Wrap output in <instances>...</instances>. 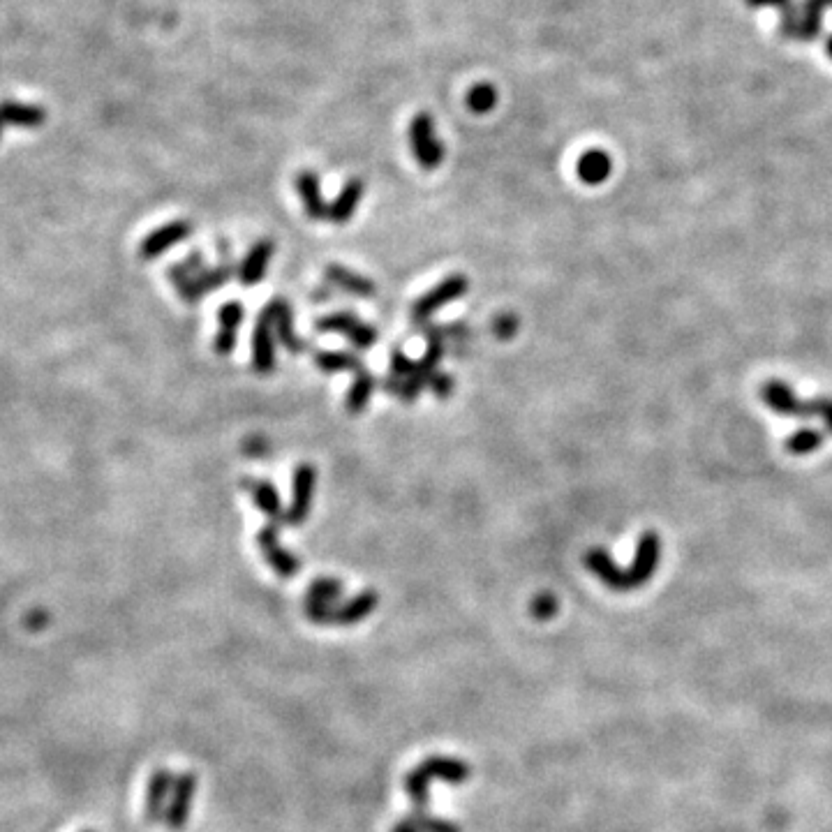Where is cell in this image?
Here are the masks:
<instances>
[{"instance_id":"obj_1","label":"cell","mask_w":832,"mask_h":832,"mask_svg":"<svg viewBox=\"0 0 832 832\" xmlns=\"http://www.w3.org/2000/svg\"><path fill=\"white\" fill-rule=\"evenodd\" d=\"M659 555H661V546H659L657 532H643L641 541H638V548H636L634 564H631L629 569H620L618 564L611 560V555H608L606 548H590V551L585 553L583 562H585V567H588L592 574L606 585V588H611L615 592H629V590L641 588V585L650 581L652 574L657 571Z\"/></svg>"},{"instance_id":"obj_2","label":"cell","mask_w":832,"mask_h":832,"mask_svg":"<svg viewBox=\"0 0 832 832\" xmlns=\"http://www.w3.org/2000/svg\"><path fill=\"white\" fill-rule=\"evenodd\" d=\"M763 403L772 412L782 416H798V419H809V416H819L826 423L828 433H832V398H814V400H800L793 389L786 382L770 380L761 386Z\"/></svg>"},{"instance_id":"obj_3","label":"cell","mask_w":832,"mask_h":832,"mask_svg":"<svg viewBox=\"0 0 832 832\" xmlns=\"http://www.w3.org/2000/svg\"><path fill=\"white\" fill-rule=\"evenodd\" d=\"M467 289H470V280H467V276H460V273H456V276L444 278L440 285L433 287L430 292H426L414 301V306H412L414 324H419V326L428 324V319L433 317L437 310L449 306V303L453 301H458L460 296L467 294Z\"/></svg>"},{"instance_id":"obj_4","label":"cell","mask_w":832,"mask_h":832,"mask_svg":"<svg viewBox=\"0 0 832 832\" xmlns=\"http://www.w3.org/2000/svg\"><path fill=\"white\" fill-rule=\"evenodd\" d=\"M315 329L322 333H340V336L352 340V345L359 349L375 347L377 340H380V333H377L375 326L363 324L354 312H347V310L322 315L315 322Z\"/></svg>"},{"instance_id":"obj_5","label":"cell","mask_w":832,"mask_h":832,"mask_svg":"<svg viewBox=\"0 0 832 832\" xmlns=\"http://www.w3.org/2000/svg\"><path fill=\"white\" fill-rule=\"evenodd\" d=\"M410 144H412L414 158L421 165V169L433 172V169L442 165L444 144L435 137V123L428 114L414 116V121L410 125Z\"/></svg>"},{"instance_id":"obj_6","label":"cell","mask_w":832,"mask_h":832,"mask_svg":"<svg viewBox=\"0 0 832 832\" xmlns=\"http://www.w3.org/2000/svg\"><path fill=\"white\" fill-rule=\"evenodd\" d=\"M257 546L262 548L264 560L269 567L276 571L280 578H294L301 571V560L287 548L280 546V527L278 525H264L257 534Z\"/></svg>"},{"instance_id":"obj_7","label":"cell","mask_w":832,"mask_h":832,"mask_svg":"<svg viewBox=\"0 0 832 832\" xmlns=\"http://www.w3.org/2000/svg\"><path fill=\"white\" fill-rule=\"evenodd\" d=\"M317 490V470L310 463H301L294 470L292 481V504L287 509V525H303L310 516L312 497Z\"/></svg>"},{"instance_id":"obj_8","label":"cell","mask_w":832,"mask_h":832,"mask_svg":"<svg viewBox=\"0 0 832 832\" xmlns=\"http://www.w3.org/2000/svg\"><path fill=\"white\" fill-rule=\"evenodd\" d=\"M197 793V777L195 772H181V775L174 777V789L172 798H169L165 823L172 830H181L188 826L192 802H195Z\"/></svg>"},{"instance_id":"obj_9","label":"cell","mask_w":832,"mask_h":832,"mask_svg":"<svg viewBox=\"0 0 832 832\" xmlns=\"http://www.w3.org/2000/svg\"><path fill=\"white\" fill-rule=\"evenodd\" d=\"M252 368L257 375H271L276 370V333L269 310H262L252 333Z\"/></svg>"},{"instance_id":"obj_10","label":"cell","mask_w":832,"mask_h":832,"mask_svg":"<svg viewBox=\"0 0 832 832\" xmlns=\"http://www.w3.org/2000/svg\"><path fill=\"white\" fill-rule=\"evenodd\" d=\"M172 789H174V775L169 770L160 768L148 777L146 802H144V816L148 823L165 821L169 798H172Z\"/></svg>"},{"instance_id":"obj_11","label":"cell","mask_w":832,"mask_h":832,"mask_svg":"<svg viewBox=\"0 0 832 832\" xmlns=\"http://www.w3.org/2000/svg\"><path fill=\"white\" fill-rule=\"evenodd\" d=\"M273 322V333L278 336V343L292 354H303L306 352V340L299 338V333L294 331V315L292 308L285 299H273L269 306H266Z\"/></svg>"},{"instance_id":"obj_12","label":"cell","mask_w":832,"mask_h":832,"mask_svg":"<svg viewBox=\"0 0 832 832\" xmlns=\"http://www.w3.org/2000/svg\"><path fill=\"white\" fill-rule=\"evenodd\" d=\"M190 234H192V222L190 220L169 222V225L155 229L151 236H146L144 243H141V257H144V259L160 257L162 252L172 250L174 245L188 239Z\"/></svg>"},{"instance_id":"obj_13","label":"cell","mask_w":832,"mask_h":832,"mask_svg":"<svg viewBox=\"0 0 832 832\" xmlns=\"http://www.w3.org/2000/svg\"><path fill=\"white\" fill-rule=\"evenodd\" d=\"M416 770L421 772L423 777H428L430 782H447V784H465L472 775L470 763L451 759V756H430V759L421 761L416 765Z\"/></svg>"},{"instance_id":"obj_14","label":"cell","mask_w":832,"mask_h":832,"mask_svg":"<svg viewBox=\"0 0 832 832\" xmlns=\"http://www.w3.org/2000/svg\"><path fill=\"white\" fill-rule=\"evenodd\" d=\"M243 488L248 490L252 502H255V507L262 511V514L269 516V520L273 525H282L287 518V511L282 509V502H280V495L278 490L273 488L271 481L266 479H243Z\"/></svg>"},{"instance_id":"obj_15","label":"cell","mask_w":832,"mask_h":832,"mask_svg":"<svg viewBox=\"0 0 832 832\" xmlns=\"http://www.w3.org/2000/svg\"><path fill=\"white\" fill-rule=\"evenodd\" d=\"M273 252H276V245H273L271 239H264V241H257L252 245L248 255L239 266V280L241 285L245 287H255L259 282L264 280L266 276V269H269L271 264V257Z\"/></svg>"},{"instance_id":"obj_16","label":"cell","mask_w":832,"mask_h":832,"mask_svg":"<svg viewBox=\"0 0 832 832\" xmlns=\"http://www.w3.org/2000/svg\"><path fill=\"white\" fill-rule=\"evenodd\" d=\"M377 604H380V597H377V592L375 590H363V592L356 594L354 599L345 601V604L333 606L329 624H336V627H347V624H356V622L366 620L368 615L375 611Z\"/></svg>"},{"instance_id":"obj_17","label":"cell","mask_w":832,"mask_h":832,"mask_svg":"<svg viewBox=\"0 0 832 832\" xmlns=\"http://www.w3.org/2000/svg\"><path fill=\"white\" fill-rule=\"evenodd\" d=\"M243 317H245V310L241 303H225L218 310V322H220V331L218 336H215V352L220 356H229L234 352L236 347V331H239V326L243 324Z\"/></svg>"},{"instance_id":"obj_18","label":"cell","mask_w":832,"mask_h":832,"mask_svg":"<svg viewBox=\"0 0 832 832\" xmlns=\"http://www.w3.org/2000/svg\"><path fill=\"white\" fill-rule=\"evenodd\" d=\"M326 280H329V285L343 289V292H349L354 296H361V299H373V296L377 294V287L373 280L361 276V273L349 271L340 264H333L326 269Z\"/></svg>"},{"instance_id":"obj_19","label":"cell","mask_w":832,"mask_h":832,"mask_svg":"<svg viewBox=\"0 0 832 832\" xmlns=\"http://www.w3.org/2000/svg\"><path fill=\"white\" fill-rule=\"evenodd\" d=\"M361 197H363V181L361 178H349L345 183V188L340 190V195L336 197V202L329 204V218L333 225H345L347 220L354 218L356 208L361 204Z\"/></svg>"},{"instance_id":"obj_20","label":"cell","mask_w":832,"mask_h":832,"mask_svg":"<svg viewBox=\"0 0 832 832\" xmlns=\"http://www.w3.org/2000/svg\"><path fill=\"white\" fill-rule=\"evenodd\" d=\"M296 190H299L303 199L308 218L324 220L329 215V204L324 202L322 188H319V176L315 172H301L296 176Z\"/></svg>"},{"instance_id":"obj_21","label":"cell","mask_w":832,"mask_h":832,"mask_svg":"<svg viewBox=\"0 0 832 832\" xmlns=\"http://www.w3.org/2000/svg\"><path fill=\"white\" fill-rule=\"evenodd\" d=\"M576 172H578V178H581V181L588 183V185L604 183L613 172L611 155L599 151V148L583 153L581 160H578V165H576Z\"/></svg>"},{"instance_id":"obj_22","label":"cell","mask_w":832,"mask_h":832,"mask_svg":"<svg viewBox=\"0 0 832 832\" xmlns=\"http://www.w3.org/2000/svg\"><path fill=\"white\" fill-rule=\"evenodd\" d=\"M826 7H832V0H805L802 3V10H798V37L800 42L816 40L821 33L823 24V12Z\"/></svg>"},{"instance_id":"obj_23","label":"cell","mask_w":832,"mask_h":832,"mask_svg":"<svg viewBox=\"0 0 832 832\" xmlns=\"http://www.w3.org/2000/svg\"><path fill=\"white\" fill-rule=\"evenodd\" d=\"M315 366L326 375L333 373H359L366 366H363L361 356L356 352H331V349H322V352H315Z\"/></svg>"},{"instance_id":"obj_24","label":"cell","mask_w":832,"mask_h":832,"mask_svg":"<svg viewBox=\"0 0 832 832\" xmlns=\"http://www.w3.org/2000/svg\"><path fill=\"white\" fill-rule=\"evenodd\" d=\"M375 389H377V377L366 368L359 370V373L354 375V382L347 391V398H345L347 412L349 414H361L363 410H366L370 398H373Z\"/></svg>"},{"instance_id":"obj_25","label":"cell","mask_w":832,"mask_h":832,"mask_svg":"<svg viewBox=\"0 0 832 832\" xmlns=\"http://www.w3.org/2000/svg\"><path fill=\"white\" fill-rule=\"evenodd\" d=\"M44 114L42 107H33V104H21V102H3L0 104V123L3 128L7 123L12 125H24V128H35V125H42Z\"/></svg>"},{"instance_id":"obj_26","label":"cell","mask_w":832,"mask_h":832,"mask_svg":"<svg viewBox=\"0 0 832 832\" xmlns=\"http://www.w3.org/2000/svg\"><path fill=\"white\" fill-rule=\"evenodd\" d=\"M749 7H775L782 14V31L784 37L789 40H796L798 37V7L793 5V0H747Z\"/></svg>"},{"instance_id":"obj_27","label":"cell","mask_w":832,"mask_h":832,"mask_svg":"<svg viewBox=\"0 0 832 832\" xmlns=\"http://www.w3.org/2000/svg\"><path fill=\"white\" fill-rule=\"evenodd\" d=\"M343 583L338 578H317L315 583H310L306 601H315V604H326V606H338V601L343 599Z\"/></svg>"},{"instance_id":"obj_28","label":"cell","mask_w":832,"mask_h":832,"mask_svg":"<svg viewBox=\"0 0 832 832\" xmlns=\"http://www.w3.org/2000/svg\"><path fill=\"white\" fill-rule=\"evenodd\" d=\"M169 278H172L178 296H181V299L185 303H190V306H195V303L204 296V292H202V287H199L197 278L192 276V273L188 269H185L183 264L172 266V271H169Z\"/></svg>"},{"instance_id":"obj_29","label":"cell","mask_w":832,"mask_h":832,"mask_svg":"<svg viewBox=\"0 0 832 832\" xmlns=\"http://www.w3.org/2000/svg\"><path fill=\"white\" fill-rule=\"evenodd\" d=\"M823 433L816 428H800L793 433L789 440H786V451L796 453V456H805V453H812L821 447Z\"/></svg>"},{"instance_id":"obj_30","label":"cell","mask_w":832,"mask_h":832,"mask_svg":"<svg viewBox=\"0 0 832 832\" xmlns=\"http://www.w3.org/2000/svg\"><path fill=\"white\" fill-rule=\"evenodd\" d=\"M234 273H239V269H234V264L227 262V264H220L218 269H204L195 278L199 282V287H202V292L208 294V292H213V289L227 285V282L234 278Z\"/></svg>"},{"instance_id":"obj_31","label":"cell","mask_w":832,"mask_h":832,"mask_svg":"<svg viewBox=\"0 0 832 832\" xmlns=\"http://www.w3.org/2000/svg\"><path fill=\"white\" fill-rule=\"evenodd\" d=\"M467 104H470L472 111H477V114H486L497 104V91L495 86L490 84H477L467 95Z\"/></svg>"},{"instance_id":"obj_32","label":"cell","mask_w":832,"mask_h":832,"mask_svg":"<svg viewBox=\"0 0 832 832\" xmlns=\"http://www.w3.org/2000/svg\"><path fill=\"white\" fill-rule=\"evenodd\" d=\"M530 611L537 620H551L557 613V599L551 592H541L539 597H534Z\"/></svg>"},{"instance_id":"obj_33","label":"cell","mask_w":832,"mask_h":832,"mask_svg":"<svg viewBox=\"0 0 832 832\" xmlns=\"http://www.w3.org/2000/svg\"><path fill=\"white\" fill-rule=\"evenodd\" d=\"M414 368L416 363L412 359H407V354L403 349H393L391 352V375L393 377H400V380H407V377L414 375Z\"/></svg>"},{"instance_id":"obj_34","label":"cell","mask_w":832,"mask_h":832,"mask_svg":"<svg viewBox=\"0 0 832 832\" xmlns=\"http://www.w3.org/2000/svg\"><path fill=\"white\" fill-rule=\"evenodd\" d=\"M518 317L511 315V312H502V315H497L493 319V333L500 340H509L514 338V333L518 331Z\"/></svg>"},{"instance_id":"obj_35","label":"cell","mask_w":832,"mask_h":832,"mask_svg":"<svg viewBox=\"0 0 832 832\" xmlns=\"http://www.w3.org/2000/svg\"><path fill=\"white\" fill-rule=\"evenodd\" d=\"M428 386H430V389H433V393H435L437 398L444 400V398H449L451 393H453V377L449 373H435L433 380H430Z\"/></svg>"},{"instance_id":"obj_36","label":"cell","mask_w":832,"mask_h":832,"mask_svg":"<svg viewBox=\"0 0 832 832\" xmlns=\"http://www.w3.org/2000/svg\"><path fill=\"white\" fill-rule=\"evenodd\" d=\"M271 451L269 442L266 440H248L245 442V453H250V456H266V453Z\"/></svg>"},{"instance_id":"obj_37","label":"cell","mask_w":832,"mask_h":832,"mask_svg":"<svg viewBox=\"0 0 832 832\" xmlns=\"http://www.w3.org/2000/svg\"><path fill=\"white\" fill-rule=\"evenodd\" d=\"M391 832H421V830L416 828L412 821H400V823H396V826L391 828Z\"/></svg>"},{"instance_id":"obj_38","label":"cell","mask_w":832,"mask_h":832,"mask_svg":"<svg viewBox=\"0 0 832 832\" xmlns=\"http://www.w3.org/2000/svg\"><path fill=\"white\" fill-rule=\"evenodd\" d=\"M826 51H828V56L832 58V35L826 37Z\"/></svg>"},{"instance_id":"obj_39","label":"cell","mask_w":832,"mask_h":832,"mask_svg":"<svg viewBox=\"0 0 832 832\" xmlns=\"http://www.w3.org/2000/svg\"><path fill=\"white\" fill-rule=\"evenodd\" d=\"M84 832H95V830H84Z\"/></svg>"}]
</instances>
